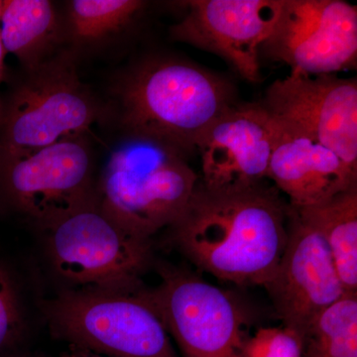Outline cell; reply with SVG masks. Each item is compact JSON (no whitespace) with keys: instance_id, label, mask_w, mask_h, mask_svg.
Returning <instances> with one entry per match:
<instances>
[{"instance_id":"obj_1","label":"cell","mask_w":357,"mask_h":357,"mask_svg":"<svg viewBox=\"0 0 357 357\" xmlns=\"http://www.w3.org/2000/svg\"><path fill=\"white\" fill-rule=\"evenodd\" d=\"M289 204L274 188L208 190L198 183L171 225L174 245L192 263L223 281L265 286L288 238Z\"/></svg>"},{"instance_id":"obj_22","label":"cell","mask_w":357,"mask_h":357,"mask_svg":"<svg viewBox=\"0 0 357 357\" xmlns=\"http://www.w3.org/2000/svg\"><path fill=\"white\" fill-rule=\"evenodd\" d=\"M0 8H1V1H0ZM6 55L1 40H0V89H1L2 81H3L4 77V58H6ZM1 96H0V109H1Z\"/></svg>"},{"instance_id":"obj_16","label":"cell","mask_w":357,"mask_h":357,"mask_svg":"<svg viewBox=\"0 0 357 357\" xmlns=\"http://www.w3.org/2000/svg\"><path fill=\"white\" fill-rule=\"evenodd\" d=\"M325 241L347 293H357V185L332 198L294 208Z\"/></svg>"},{"instance_id":"obj_13","label":"cell","mask_w":357,"mask_h":357,"mask_svg":"<svg viewBox=\"0 0 357 357\" xmlns=\"http://www.w3.org/2000/svg\"><path fill=\"white\" fill-rule=\"evenodd\" d=\"M271 115L262 103H234L202 134L196 152L208 190H238L268 178Z\"/></svg>"},{"instance_id":"obj_4","label":"cell","mask_w":357,"mask_h":357,"mask_svg":"<svg viewBox=\"0 0 357 357\" xmlns=\"http://www.w3.org/2000/svg\"><path fill=\"white\" fill-rule=\"evenodd\" d=\"M52 335L107 357H180L145 289L67 288L41 303Z\"/></svg>"},{"instance_id":"obj_5","label":"cell","mask_w":357,"mask_h":357,"mask_svg":"<svg viewBox=\"0 0 357 357\" xmlns=\"http://www.w3.org/2000/svg\"><path fill=\"white\" fill-rule=\"evenodd\" d=\"M100 105L79 79L76 51L64 48L25 76L2 100L0 164L70 136L86 134Z\"/></svg>"},{"instance_id":"obj_15","label":"cell","mask_w":357,"mask_h":357,"mask_svg":"<svg viewBox=\"0 0 357 357\" xmlns=\"http://www.w3.org/2000/svg\"><path fill=\"white\" fill-rule=\"evenodd\" d=\"M66 34L48 0H6L0 8V40L6 54L24 72L36 69L62 51Z\"/></svg>"},{"instance_id":"obj_3","label":"cell","mask_w":357,"mask_h":357,"mask_svg":"<svg viewBox=\"0 0 357 357\" xmlns=\"http://www.w3.org/2000/svg\"><path fill=\"white\" fill-rule=\"evenodd\" d=\"M199 181L183 152L126 134L96 180V198L121 227L150 239L182 215Z\"/></svg>"},{"instance_id":"obj_19","label":"cell","mask_w":357,"mask_h":357,"mask_svg":"<svg viewBox=\"0 0 357 357\" xmlns=\"http://www.w3.org/2000/svg\"><path fill=\"white\" fill-rule=\"evenodd\" d=\"M28 324L17 279L6 263L0 261V357L21 351Z\"/></svg>"},{"instance_id":"obj_21","label":"cell","mask_w":357,"mask_h":357,"mask_svg":"<svg viewBox=\"0 0 357 357\" xmlns=\"http://www.w3.org/2000/svg\"><path fill=\"white\" fill-rule=\"evenodd\" d=\"M65 357H107L102 354H95V352L86 351V349H77V347H70V352H68Z\"/></svg>"},{"instance_id":"obj_23","label":"cell","mask_w":357,"mask_h":357,"mask_svg":"<svg viewBox=\"0 0 357 357\" xmlns=\"http://www.w3.org/2000/svg\"><path fill=\"white\" fill-rule=\"evenodd\" d=\"M9 357H31L26 356L25 354H23L22 351L17 352V354H13V356H9Z\"/></svg>"},{"instance_id":"obj_6","label":"cell","mask_w":357,"mask_h":357,"mask_svg":"<svg viewBox=\"0 0 357 357\" xmlns=\"http://www.w3.org/2000/svg\"><path fill=\"white\" fill-rule=\"evenodd\" d=\"M56 274L70 288L136 292L153 261L151 239L131 234L102 210L96 196L44 227Z\"/></svg>"},{"instance_id":"obj_18","label":"cell","mask_w":357,"mask_h":357,"mask_svg":"<svg viewBox=\"0 0 357 357\" xmlns=\"http://www.w3.org/2000/svg\"><path fill=\"white\" fill-rule=\"evenodd\" d=\"M302 357H357V293L324 310L301 337Z\"/></svg>"},{"instance_id":"obj_10","label":"cell","mask_w":357,"mask_h":357,"mask_svg":"<svg viewBox=\"0 0 357 357\" xmlns=\"http://www.w3.org/2000/svg\"><path fill=\"white\" fill-rule=\"evenodd\" d=\"M282 0H191L170 27L174 41L220 56L250 83L261 81L260 48L273 31Z\"/></svg>"},{"instance_id":"obj_12","label":"cell","mask_w":357,"mask_h":357,"mask_svg":"<svg viewBox=\"0 0 357 357\" xmlns=\"http://www.w3.org/2000/svg\"><path fill=\"white\" fill-rule=\"evenodd\" d=\"M265 288L283 326L300 340L324 310L347 293L325 241L290 204L287 243Z\"/></svg>"},{"instance_id":"obj_7","label":"cell","mask_w":357,"mask_h":357,"mask_svg":"<svg viewBox=\"0 0 357 357\" xmlns=\"http://www.w3.org/2000/svg\"><path fill=\"white\" fill-rule=\"evenodd\" d=\"M93 149L86 134L70 136L34 153L0 164V211L43 229L96 196Z\"/></svg>"},{"instance_id":"obj_20","label":"cell","mask_w":357,"mask_h":357,"mask_svg":"<svg viewBox=\"0 0 357 357\" xmlns=\"http://www.w3.org/2000/svg\"><path fill=\"white\" fill-rule=\"evenodd\" d=\"M241 357H302L301 340L284 326L260 328L246 337Z\"/></svg>"},{"instance_id":"obj_11","label":"cell","mask_w":357,"mask_h":357,"mask_svg":"<svg viewBox=\"0 0 357 357\" xmlns=\"http://www.w3.org/2000/svg\"><path fill=\"white\" fill-rule=\"evenodd\" d=\"M261 103L311 134L357 174L356 77L291 72L271 84Z\"/></svg>"},{"instance_id":"obj_17","label":"cell","mask_w":357,"mask_h":357,"mask_svg":"<svg viewBox=\"0 0 357 357\" xmlns=\"http://www.w3.org/2000/svg\"><path fill=\"white\" fill-rule=\"evenodd\" d=\"M146 6L140 0H74L67 37L79 46L100 43L132 24Z\"/></svg>"},{"instance_id":"obj_14","label":"cell","mask_w":357,"mask_h":357,"mask_svg":"<svg viewBox=\"0 0 357 357\" xmlns=\"http://www.w3.org/2000/svg\"><path fill=\"white\" fill-rule=\"evenodd\" d=\"M270 115L268 178L287 195L291 206H312L357 185V174L332 150L294 122Z\"/></svg>"},{"instance_id":"obj_8","label":"cell","mask_w":357,"mask_h":357,"mask_svg":"<svg viewBox=\"0 0 357 357\" xmlns=\"http://www.w3.org/2000/svg\"><path fill=\"white\" fill-rule=\"evenodd\" d=\"M161 282L146 290L180 357H241L244 316L229 293L192 272L160 264Z\"/></svg>"},{"instance_id":"obj_2","label":"cell","mask_w":357,"mask_h":357,"mask_svg":"<svg viewBox=\"0 0 357 357\" xmlns=\"http://www.w3.org/2000/svg\"><path fill=\"white\" fill-rule=\"evenodd\" d=\"M128 135L165 143L187 156L202 134L237 102L234 84L181 59L153 57L126 73L115 89Z\"/></svg>"},{"instance_id":"obj_9","label":"cell","mask_w":357,"mask_h":357,"mask_svg":"<svg viewBox=\"0 0 357 357\" xmlns=\"http://www.w3.org/2000/svg\"><path fill=\"white\" fill-rule=\"evenodd\" d=\"M260 55L291 72L337 74L357 62V7L342 0H282Z\"/></svg>"}]
</instances>
